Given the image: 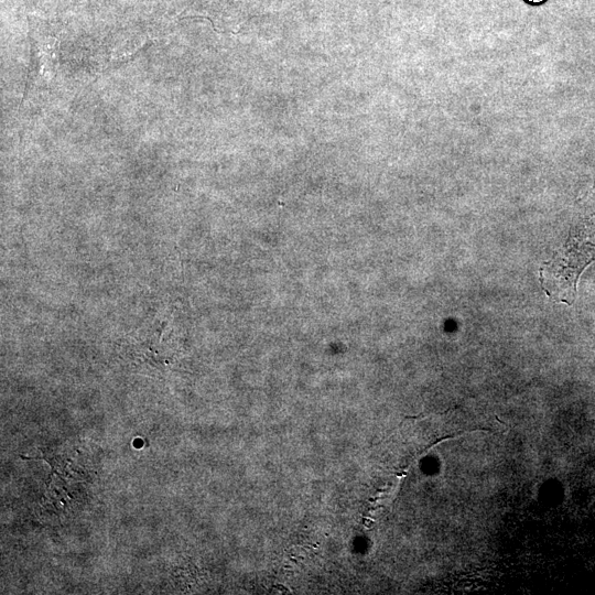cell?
Masks as SVG:
<instances>
[{"label": "cell", "instance_id": "cell-1", "mask_svg": "<svg viewBox=\"0 0 595 595\" xmlns=\"http://www.w3.org/2000/svg\"><path fill=\"white\" fill-rule=\"evenodd\" d=\"M595 260V217L574 229L560 252L540 269L544 292L555 301L572 304L576 282L584 268Z\"/></svg>", "mask_w": 595, "mask_h": 595}, {"label": "cell", "instance_id": "cell-2", "mask_svg": "<svg viewBox=\"0 0 595 595\" xmlns=\"http://www.w3.org/2000/svg\"><path fill=\"white\" fill-rule=\"evenodd\" d=\"M58 40L50 33L30 29V71L26 87L48 80L58 64Z\"/></svg>", "mask_w": 595, "mask_h": 595}, {"label": "cell", "instance_id": "cell-3", "mask_svg": "<svg viewBox=\"0 0 595 595\" xmlns=\"http://www.w3.org/2000/svg\"><path fill=\"white\" fill-rule=\"evenodd\" d=\"M527 1H530V2H541L542 0H527Z\"/></svg>", "mask_w": 595, "mask_h": 595}]
</instances>
